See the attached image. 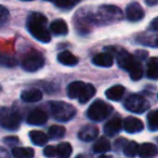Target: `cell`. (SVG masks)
<instances>
[{
	"label": "cell",
	"mask_w": 158,
	"mask_h": 158,
	"mask_svg": "<svg viewBox=\"0 0 158 158\" xmlns=\"http://www.w3.org/2000/svg\"><path fill=\"white\" fill-rule=\"evenodd\" d=\"M47 22H48L47 18L39 12L31 13L27 20V29L31 35L44 44H48L51 40V35L46 27Z\"/></svg>",
	"instance_id": "cell-1"
},
{
	"label": "cell",
	"mask_w": 158,
	"mask_h": 158,
	"mask_svg": "<svg viewBox=\"0 0 158 158\" xmlns=\"http://www.w3.org/2000/svg\"><path fill=\"white\" fill-rule=\"evenodd\" d=\"M117 62L118 65L130 74L132 80H140L143 76V68L141 63L134 55L128 53L126 50H119L117 53Z\"/></svg>",
	"instance_id": "cell-2"
},
{
	"label": "cell",
	"mask_w": 158,
	"mask_h": 158,
	"mask_svg": "<svg viewBox=\"0 0 158 158\" xmlns=\"http://www.w3.org/2000/svg\"><path fill=\"white\" fill-rule=\"evenodd\" d=\"M95 94V88L90 84L82 81H73L67 87V95L70 99L78 100L81 104H85Z\"/></svg>",
	"instance_id": "cell-3"
},
{
	"label": "cell",
	"mask_w": 158,
	"mask_h": 158,
	"mask_svg": "<svg viewBox=\"0 0 158 158\" xmlns=\"http://www.w3.org/2000/svg\"><path fill=\"white\" fill-rule=\"evenodd\" d=\"M50 110L52 117L57 121H68L76 115V108L66 102H50Z\"/></svg>",
	"instance_id": "cell-4"
},
{
	"label": "cell",
	"mask_w": 158,
	"mask_h": 158,
	"mask_svg": "<svg viewBox=\"0 0 158 158\" xmlns=\"http://www.w3.org/2000/svg\"><path fill=\"white\" fill-rule=\"evenodd\" d=\"M113 112V106L102 100H95L87 110V116L90 120L102 121L107 118Z\"/></svg>",
	"instance_id": "cell-5"
},
{
	"label": "cell",
	"mask_w": 158,
	"mask_h": 158,
	"mask_svg": "<svg viewBox=\"0 0 158 158\" xmlns=\"http://www.w3.org/2000/svg\"><path fill=\"white\" fill-rule=\"evenodd\" d=\"M121 18H123V12H121V10L118 7L105 5L100 7L99 11H98V15L94 16V20L98 23L108 24V23L117 22Z\"/></svg>",
	"instance_id": "cell-6"
},
{
	"label": "cell",
	"mask_w": 158,
	"mask_h": 158,
	"mask_svg": "<svg viewBox=\"0 0 158 158\" xmlns=\"http://www.w3.org/2000/svg\"><path fill=\"white\" fill-rule=\"evenodd\" d=\"M44 65V59L42 54L38 51H31L22 61V67L24 70L34 73L39 70Z\"/></svg>",
	"instance_id": "cell-7"
},
{
	"label": "cell",
	"mask_w": 158,
	"mask_h": 158,
	"mask_svg": "<svg viewBox=\"0 0 158 158\" xmlns=\"http://www.w3.org/2000/svg\"><path fill=\"white\" fill-rule=\"evenodd\" d=\"M126 110L129 112L135 113V114H142V113L146 112L149 108V103L145 98L139 94L130 95L123 103Z\"/></svg>",
	"instance_id": "cell-8"
},
{
	"label": "cell",
	"mask_w": 158,
	"mask_h": 158,
	"mask_svg": "<svg viewBox=\"0 0 158 158\" xmlns=\"http://www.w3.org/2000/svg\"><path fill=\"white\" fill-rule=\"evenodd\" d=\"M21 116L15 112H2L1 116V126L8 130H16L20 127Z\"/></svg>",
	"instance_id": "cell-9"
},
{
	"label": "cell",
	"mask_w": 158,
	"mask_h": 158,
	"mask_svg": "<svg viewBox=\"0 0 158 158\" xmlns=\"http://www.w3.org/2000/svg\"><path fill=\"white\" fill-rule=\"evenodd\" d=\"M48 120V114L41 108H35L28 114L26 121L31 126H41L44 125Z\"/></svg>",
	"instance_id": "cell-10"
},
{
	"label": "cell",
	"mask_w": 158,
	"mask_h": 158,
	"mask_svg": "<svg viewBox=\"0 0 158 158\" xmlns=\"http://www.w3.org/2000/svg\"><path fill=\"white\" fill-rule=\"evenodd\" d=\"M126 14L130 22H139L144 18V10L138 2H132L126 9Z\"/></svg>",
	"instance_id": "cell-11"
},
{
	"label": "cell",
	"mask_w": 158,
	"mask_h": 158,
	"mask_svg": "<svg viewBox=\"0 0 158 158\" xmlns=\"http://www.w3.org/2000/svg\"><path fill=\"white\" fill-rule=\"evenodd\" d=\"M123 127V123L119 117H114V118L110 119L107 123L104 125V133L108 136L116 135L119 133L121 128Z\"/></svg>",
	"instance_id": "cell-12"
},
{
	"label": "cell",
	"mask_w": 158,
	"mask_h": 158,
	"mask_svg": "<svg viewBox=\"0 0 158 158\" xmlns=\"http://www.w3.org/2000/svg\"><path fill=\"white\" fill-rule=\"evenodd\" d=\"M123 129L128 132V133H136V132H141L144 129V125H143L142 120L135 117H127L123 121Z\"/></svg>",
	"instance_id": "cell-13"
},
{
	"label": "cell",
	"mask_w": 158,
	"mask_h": 158,
	"mask_svg": "<svg viewBox=\"0 0 158 158\" xmlns=\"http://www.w3.org/2000/svg\"><path fill=\"white\" fill-rule=\"evenodd\" d=\"M98 134H99V129H98V127H95L94 125H87L81 128V130H80L78 133V136L81 141L90 142V141L95 140Z\"/></svg>",
	"instance_id": "cell-14"
},
{
	"label": "cell",
	"mask_w": 158,
	"mask_h": 158,
	"mask_svg": "<svg viewBox=\"0 0 158 158\" xmlns=\"http://www.w3.org/2000/svg\"><path fill=\"white\" fill-rule=\"evenodd\" d=\"M92 63L101 67H110L114 63V56L108 52H102L92 59Z\"/></svg>",
	"instance_id": "cell-15"
},
{
	"label": "cell",
	"mask_w": 158,
	"mask_h": 158,
	"mask_svg": "<svg viewBox=\"0 0 158 158\" xmlns=\"http://www.w3.org/2000/svg\"><path fill=\"white\" fill-rule=\"evenodd\" d=\"M21 99L27 103H35L42 99V92L38 89H28L25 90L21 94Z\"/></svg>",
	"instance_id": "cell-16"
},
{
	"label": "cell",
	"mask_w": 158,
	"mask_h": 158,
	"mask_svg": "<svg viewBox=\"0 0 158 158\" xmlns=\"http://www.w3.org/2000/svg\"><path fill=\"white\" fill-rule=\"evenodd\" d=\"M157 147L152 143H143L139 147V156L141 158H152L157 155Z\"/></svg>",
	"instance_id": "cell-17"
},
{
	"label": "cell",
	"mask_w": 158,
	"mask_h": 158,
	"mask_svg": "<svg viewBox=\"0 0 158 158\" xmlns=\"http://www.w3.org/2000/svg\"><path fill=\"white\" fill-rule=\"evenodd\" d=\"M125 94V88L120 85H116L105 91V95L110 101H120Z\"/></svg>",
	"instance_id": "cell-18"
},
{
	"label": "cell",
	"mask_w": 158,
	"mask_h": 158,
	"mask_svg": "<svg viewBox=\"0 0 158 158\" xmlns=\"http://www.w3.org/2000/svg\"><path fill=\"white\" fill-rule=\"evenodd\" d=\"M50 29L52 31V34H54L55 36H65L68 33V27L67 24L64 20H55L51 23Z\"/></svg>",
	"instance_id": "cell-19"
},
{
	"label": "cell",
	"mask_w": 158,
	"mask_h": 158,
	"mask_svg": "<svg viewBox=\"0 0 158 158\" xmlns=\"http://www.w3.org/2000/svg\"><path fill=\"white\" fill-rule=\"evenodd\" d=\"M57 61L65 66H75L78 64V57L75 56L69 51H63L57 55Z\"/></svg>",
	"instance_id": "cell-20"
},
{
	"label": "cell",
	"mask_w": 158,
	"mask_h": 158,
	"mask_svg": "<svg viewBox=\"0 0 158 158\" xmlns=\"http://www.w3.org/2000/svg\"><path fill=\"white\" fill-rule=\"evenodd\" d=\"M29 138H31V142L35 145H38V146L44 145L48 142V139H49L47 136V134H44L42 131H37V130H34V131L29 132Z\"/></svg>",
	"instance_id": "cell-21"
},
{
	"label": "cell",
	"mask_w": 158,
	"mask_h": 158,
	"mask_svg": "<svg viewBox=\"0 0 158 158\" xmlns=\"http://www.w3.org/2000/svg\"><path fill=\"white\" fill-rule=\"evenodd\" d=\"M146 75L149 79H158V57H152L147 62Z\"/></svg>",
	"instance_id": "cell-22"
},
{
	"label": "cell",
	"mask_w": 158,
	"mask_h": 158,
	"mask_svg": "<svg viewBox=\"0 0 158 158\" xmlns=\"http://www.w3.org/2000/svg\"><path fill=\"white\" fill-rule=\"evenodd\" d=\"M110 149V143L106 138H100L93 145V151L95 153H106Z\"/></svg>",
	"instance_id": "cell-23"
},
{
	"label": "cell",
	"mask_w": 158,
	"mask_h": 158,
	"mask_svg": "<svg viewBox=\"0 0 158 158\" xmlns=\"http://www.w3.org/2000/svg\"><path fill=\"white\" fill-rule=\"evenodd\" d=\"M14 158H33L34 151L31 147H14L12 151Z\"/></svg>",
	"instance_id": "cell-24"
},
{
	"label": "cell",
	"mask_w": 158,
	"mask_h": 158,
	"mask_svg": "<svg viewBox=\"0 0 158 158\" xmlns=\"http://www.w3.org/2000/svg\"><path fill=\"white\" fill-rule=\"evenodd\" d=\"M65 128L63 126H57L54 125L52 127L49 128V138L53 139V140H59V139H62L64 135H65Z\"/></svg>",
	"instance_id": "cell-25"
},
{
	"label": "cell",
	"mask_w": 158,
	"mask_h": 158,
	"mask_svg": "<svg viewBox=\"0 0 158 158\" xmlns=\"http://www.w3.org/2000/svg\"><path fill=\"white\" fill-rule=\"evenodd\" d=\"M139 145L136 142L134 141H130V142H127L126 145L123 146V154H125L127 157H134L139 154Z\"/></svg>",
	"instance_id": "cell-26"
},
{
	"label": "cell",
	"mask_w": 158,
	"mask_h": 158,
	"mask_svg": "<svg viewBox=\"0 0 158 158\" xmlns=\"http://www.w3.org/2000/svg\"><path fill=\"white\" fill-rule=\"evenodd\" d=\"M57 158H69L72 155V145L69 143H60L57 145Z\"/></svg>",
	"instance_id": "cell-27"
},
{
	"label": "cell",
	"mask_w": 158,
	"mask_h": 158,
	"mask_svg": "<svg viewBox=\"0 0 158 158\" xmlns=\"http://www.w3.org/2000/svg\"><path fill=\"white\" fill-rule=\"evenodd\" d=\"M147 126L151 131L158 130V110H152L147 115Z\"/></svg>",
	"instance_id": "cell-28"
},
{
	"label": "cell",
	"mask_w": 158,
	"mask_h": 158,
	"mask_svg": "<svg viewBox=\"0 0 158 158\" xmlns=\"http://www.w3.org/2000/svg\"><path fill=\"white\" fill-rule=\"evenodd\" d=\"M138 40L142 44L151 47H158V36H141L138 38Z\"/></svg>",
	"instance_id": "cell-29"
},
{
	"label": "cell",
	"mask_w": 158,
	"mask_h": 158,
	"mask_svg": "<svg viewBox=\"0 0 158 158\" xmlns=\"http://www.w3.org/2000/svg\"><path fill=\"white\" fill-rule=\"evenodd\" d=\"M82 0H56L55 5L59 8H64V9H70L74 6H76L78 2H80Z\"/></svg>",
	"instance_id": "cell-30"
},
{
	"label": "cell",
	"mask_w": 158,
	"mask_h": 158,
	"mask_svg": "<svg viewBox=\"0 0 158 158\" xmlns=\"http://www.w3.org/2000/svg\"><path fill=\"white\" fill-rule=\"evenodd\" d=\"M44 155L48 158H53L55 156H57V148L52 145H48V146L44 147Z\"/></svg>",
	"instance_id": "cell-31"
},
{
	"label": "cell",
	"mask_w": 158,
	"mask_h": 158,
	"mask_svg": "<svg viewBox=\"0 0 158 158\" xmlns=\"http://www.w3.org/2000/svg\"><path fill=\"white\" fill-rule=\"evenodd\" d=\"M3 142L8 145H11V146H14L15 144L19 143V139L16 136H7V138L3 139Z\"/></svg>",
	"instance_id": "cell-32"
},
{
	"label": "cell",
	"mask_w": 158,
	"mask_h": 158,
	"mask_svg": "<svg viewBox=\"0 0 158 158\" xmlns=\"http://www.w3.org/2000/svg\"><path fill=\"white\" fill-rule=\"evenodd\" d=\"M147 55H148L147 51H144V50H138V51H135V53H134V56H135L138 60H140V61L145 60L147 57Z\"/></svg>",
	"instance_id": "cell-33"
},
{
	"label": "cell",
	"mask_w": 158,
	"mask_h": 158,
	"mask_svg": "<svg viewBox=\"0 0 158 158\" xmlns=\"http://www.w3.org/2000/svg\"><path fill=\"white\" fill-rule=\"evenodd\" d=\"M0 11H1V24H5L8 16H9V12L7 11L5 7H0Z\"/></svg>",
	"instance_id": "cell-34"
},
{
	"label": "cell",
	"mask_w": 158,
	"mask_h": 158,
	"mask_svg": "<svg viewBox=\"0 0 158 158\" xmlns=\"http://www.w3.org/2000/svg\"><path fill=\"white\" fill-rule=\"evenodd\" d=\"M149 29H151V31H158V18L154 19V20L151 22V24H149Z\"/></svg>",
	"instance_id": "cell-35"
},
{
	"label": "cell",
	"mask_w": 158,
	"mask_h": 158,
	"mask_svg": "<svg viewBox=\"0 0 158 158\" xmlns=\"http://www.w3.org/2000/svg\"><path fill=\"white\" fill-rule=\"evenodd\" d=\"M0 158H10L9 152L5 148H1V152H0Z\"/></svg>",
	"instance_id": "cell-36"
},
{
	"label": "cell",
	"mask_w": 158,
	"mask_h": 158,
	"mask_svg": "<svg viewBox=\"0 0 158 158\" xmlns=\"http://www.w3.org/2000/svg\"><path fill=\"white\" fill-rule=\"evenodd\" d=\"M145 3L149 7H153V6L158 5V0H145Z\"/></svg>",
	"instance_id": "cell-37"
},
{
	"label": "cell",
	"mask_w": 158,
	"mask_h": 158,
	"mask_svg": "<svg viewBox=\"0 0 158 158\" xmlns=\"http://www.w3.org/2000/svg\"><path fill=\"white\" fill-rule=\"evenodd\" d=\"M99 158H112L110 156H106V155H103V156H100Z\"/></svg>",
	"instance_id": "cell-38"
},
{
	"label": "cell",
	"mask_w": 158,
	"mask_h": 158,
	"mask_svg": "<svg viewBox=\"0 0 158 158\" xmlns=\"http://www.w3.org/2000/svg\"><path fill=\"white\" fill-rule=\"evenodd\" d=\"M76 158H84V156H81V155H79V156H77Z\"/></svg>",
	"instance_id": "cell-39"
},
{
	"label": "cell",
	"mask_w": 158,
	"mask_h": 158,
	"mask_svg": "<svg viewBox=\"0 0 158 158\" xmlns=\"http://www.w3.org/2000/svg\"><path fill=\"white\" fill-rule=\"evenodd\" d=\"M46 1H56V0H46Z\"/></svg>",
	"instance_id": "cell-40"
},
{
	"label": "cell",
	"mask_w": 158,
	"mask_h": 158,
	"mask_svg": "<svg viewBox=\"0 0 158 158\" xmlns=\"http://www.w3.org/2000/svg\"><path fill=\"white\" fill-rule=\"evenodd\" d=\"M22 1H31V0H22Z\"/></svg>",
	"instance_id": "cell-41"
},
{
	"label": "cell",
	"mask_w": 158,
	"mask_h": 158,
	"mask_svg": "<svg viewBox=\"0 0 158 158\" xmlns=\"http://www.w3.org/2000/svg\"><path fill=\"white\" fill-rule=\"evenodd\" d=\"M157 143H158V138H157Z\"/></svg>",
	"instance_id": "cell-42"
}]
</instances>
